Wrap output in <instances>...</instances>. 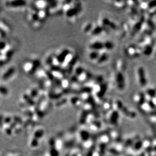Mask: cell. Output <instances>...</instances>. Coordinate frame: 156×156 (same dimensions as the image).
<instances>
[{
  "label": "cell",
  "instance_id": "cell-1",
  "mask_svg": "<svg viewBox=\"0 0 156 156\" xmlns=\"http://www.w3.org/2000/svg\"><path fill=\"white\" fill-rule=\"evenodd\" d=\"M137 78L139 83L141 86H146L147 83L146 73L142 67H139L137 71Z\"/></svg>",
  "mask_w": 156,
  "mask_h": 156
},
{
  "label": "cell",
  "instance_id": "cell-2",
  "mask_svg": "<svg viewBox=\"0 0 156 156\" xmlns=\"http://www.w3.org/2000/svg\"><path fill=\"white\" fill-rule=\"evenodd\" d=\"M115 82L117 84V87L120 88V90H123L125 86V80L124 76L122 75L121 72H118L117 74L115 76Z\"/></svg>",
  "mask_w": 156,
  "mask_h": 156
},
{
  "label": "cell",
  "instance_id": "cell-3",
  "mask_svg": "<svg viewBox=\"0 0 156 156\" xmlns=\"http://www.w3.org/2000/svg\"><path fill=\"white\" fill-rule=\"evenodd\" d=\"M119 117V114L117 111H111V113L109 115L110 122L113 124H115L117 122Z\"/></svg>",
  "mask_w": 156,
  "mask_h": 156
},
{
  "label": "cell",
  "instance_id": "cell-4",
  "mask_svg": "<svg viewBox=\"0 0 156 156\" xmlns=\"http://www.w3.org/2000/svg\"><path fill=\"white\" fill-rule=\"evenodd\" d=\"M117 68H119V72H121L124 70L125 64L124 62L123 61V60H119V61H118V62L117 63Z\"/></svg>",
  "mask_w": 156,
  "mask_h": 156
},
{
  "label": "cell",
  "instance_id": "cell-5",
  "mask_svg": "<svg viewBox=\"0 0 156 156\" xmlns=\"http://www.w3.org/2000/svg\"><path fill=\"white\" fill-rule=\"evenodd\" d=\"M80 135H81V138L84 140H86L87 139H88L89 137V133L85 130H83L80 133Z\"/></svg>",
  "mask_w": 156,
  "mask_h": 156
},
{
  "label": "cell",
  "instance_id": "cell-6",
  "mask_svg": "<svg viewBox=\"0 0 156 156\" xmlns=\"http://www.w3.org/2000/svg\"><path fill=\"white\" fill-rule=\"evenodd\" d=\"M153 48L151 46H147L146 48H144L143 51V53L146 55H149L151 53H152Z\"/></svg>",
  "mask_w": 156,
  "mask_h": 156
},
{
  "label": "cell",
  "instance_id": "cell-7",
  "mask_svg": "<svg viewBox=\"0 0 156 156\" xmlns=\"http://www.w3.org/2000/svg\"><path fill=\"white\" fill-rule=\"evenodd\" d=\"M115 7L118 8H123L125 5L126 2L124 1H115L113 2Z\"/></svg>",
  "mask_w": 156,
  "mask_h": 156
},
{
  "label": "cell",
  "instance_id": "cell-8",
  "mask_svg": "<svg viewBox=\"0 0 156 156\" xmlns=\"http://www.w3.org/2000/svg\"><path fill=\"white\" fill-rule=\"evenodd\" d=\"M147 94L151 98H154L156 96V91L153 89H150L147 92Z\"/></svg>",
  "mask_w": 156,
  "mask_h": 156
},
{
  "label": "cell",
  "instance_id": "cell-9",
  "mask_svg": "<svg viewBox=\"0 0 156 156\" xmlns=\"http://www.w3.org/2000/svg\"><path fill=\"white\" fill-rule=\"evenodd\" d=\"M43 135H44V131L42 130H39L35 133V136L36 138H41L42 136H43Z\"/></svg>",
  "mask_w": 156,
  "mask_h": 156
},
{
  "label": "cell",
  "instance_id": "cell-10",
  "mask_svg": "<svg viewBox=\"0 0 156 156\" xmlns=\"http://www.w3.org/2000/svg\"><path fill=\"white\" fill-rule=\"evenodd\" d=\"M50 153L51 156H58L59 155L58 151L55 149H52Z\"/></svg>",
  "mask_w": 156,
  "mask_h": 156
},
{
  "label": "cell",
  "instance_id": "cell-11",
  "mask_svg": "<svg viewBox=\"0 0 156 156\" xmlns=\"http://www.w3.org/2000/svg\"><path fill=\"white\" fill-rule=\"evenodd\" d=\"M148 7L150 9H152L153 8L156 7V1L150 2L148 4Z\"/></svg>",
  "mask_w": 156,
  "mask_h": 156
},
{
  "label": "cell",
  "instance_id": "cell-12",
  "mask_svg": "<svg viewBox=\"0 0 156 156\" xmlns=\"http://www.w3.org/2000/svg\"><path fill=\"white\" fill-rule=\"evenodd\" d=\"M38 141H37V140L36 139H33V140L32 141L31 145H32V147H36V146H37L38 145Z\"/></svg>",
  "mask_w": 156,
  "mask_h": 156
},
{
  "label": "cell",
  "instance_id": "cell-13",
  "mask_svg": "<svg viewBox=\"0 0 156 156\" xmlns=\"http://www.w3.org/2000/svg\"><path fill=\"white\" fill-rule=\"evenodd\" d=\"M135 148L136 149H138L139 148H140L141 147L142 144H141V142H138L135 143Z\"/></svg>",
  "mask_w": 156,
  "mask_h": 156
}]
</instances>
